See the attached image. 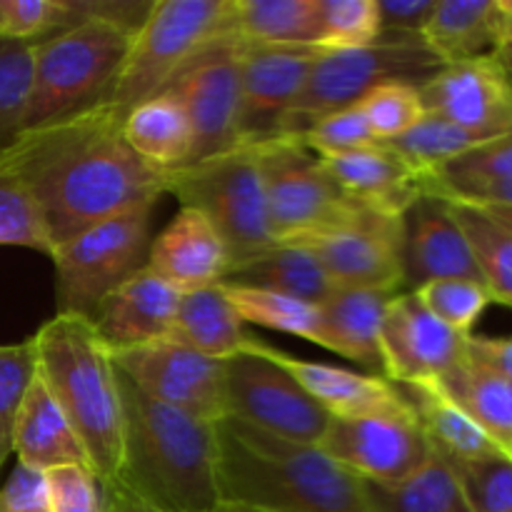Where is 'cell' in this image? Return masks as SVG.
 <instances>
[{
    "label": "cell",
    "mask_w": 512,
    "mask_h": 512,
    "mask_svg": "<svg viewBox=\"0 0 512 512\" xmlns=\"http://www.w3.org/2000/svg\"><path fill=\"white\" fill-rule=\"evenodd\" d=\"M415 293L425 303V308L443 320L448 328L458 330L460 335H473L475 323L480 315L488 310L493 303V295L488 293L483 283L463 278H448V280H433V283L423 285Z\"/></svg>",
    "instance_id": "obj_41"
},
{
    "label": "cell",
    "mask_w": 512,
    "mask_h": 512,
    "mask_svg": "<svg viewBox=\"0 0 512 512\" xmlns=\"http://www.w3.org/2000/svg\"><path fill=\"white\" fill-rule=\"evenodd\" d=\"M0 512H53L45 473L15 465L8 480L0 483Z\"/></svg>",
    "instance_id": "obj_48"
},
{
    "label": "cell",
    "mask_w": 512,
    "mask_h": 512,
    "mask_svg": "<svg viewBox=\"0 0 512 512\" xmlns=\"http://www.w3.org/2000/svg\"><path fill=\"white\" fill-rule=\"evenodd\" d=\"M443 68L445 65L425 45L423 35L383 33L365 48H323L280 138H298L315 120L358 105L370 90L385 83H408L420 88Z\"/></svg>",
    "instance_id": "obj_6"
},
{
    "label": "cell",
    "mask_w": 512,
    "mask_h": 512,
    "mask_svg": "<svg viewBox=\"0 0 512 512\" xmlns=\"http://www.w3.org/2000/svg\"><path fill=\"white\" fill-rule=\"evenodd\" d=\"M145 265L180 293H188L223 283L230 260L213 223L200 210L180 208L163 233L150 240Z\"/></svg>",
    "instance_id": "obj_23"
},
{
    "label": "cell",
    "mask_w": 512,
    "mask_h": 512,
    "mask_svg": "<svg viewBox=\"0 0 512 512\" xmlns=\"http://www.w3.org/2000/svg\"><path fill=\"white\" fill-rule=\"evenodd\" d=\"M445 460V458H443ZM473 512H512V458L505 453L478 460H445Z\"/></svg>",
    "instance_id": "obj_39"
},
{
    "label": "cell",
    "mask_w": 512,
    "mask_h": 512,
    "mask_svg": "<svg viewBox=\"0 0 512 512\" xmlns=\"http://www.w3.org/2000/svg\"><path fill=\"white\" fill-rule=\"evenodd\" d=\"M113 363L148 398L205 423L225 415V360L208 358L173 340L115 350Z\"/></svg>",
    "instance_id": "obj_14"
},
{
    "label": "cell",
    "mask_w": 512,
    "mask_h": 512,
    "mask_svg": "<svg viewBox=\"0 0 512 512\" xmlns=\"http://www.w3.org/2000/svg\"><path fill=\"white\" fill-rule=\"evenodd\" d=\"M33 83V45L0 40V155L23 133Z\"/></svg>",
    "instance_id": "obj_38"
},
{
    "label": "cell",
    "mask_w": 512,
    "mask_h": 512,
    "mask_svg": "<svg viewBox=\"0 0 512 512\" xmlns=\"http://www.w3.org/2000/svg\"><path fill=\"white\" fill-rule=\"evenodd\" d=\"M35 340L38 378L60 405L88 453L90 470L113 493L123 465L125 413L118 368L90 318L58 315Z\"/></svg>",
    "instance_id": "obj_4"
},
{
    "label": "cell",
    "mask_w": 512,
    "mask_h": 512,
    "mask_svg": "<svg viewBox=\"0 0 512 512\" xmlns=\"http://www.w3.org/2000/svg\"><path fill=\"white\" fill-rule=\"evenodd\" d=\"M240 63L243 40L225 35L200 50L160 93L170 95L188 115L193 130L188 165L240 148Z\"/></svg>",
    "instance_id": "obj_11"
},
{
    "label": "cell",
    "mask_w": 512,
    "mask_h": 512,
    "mask_svg": "<svg viewBox=\"0 0 512 512\" xmlns=\"http://www.w3.org/2000/svg\"><path fill=\"white\" fill-rule=\"evenodd\" d=\"M330 178L363 208L405 218L415 200L425 195V178L415 173L390 145L373 143L350 153L320 158Z\"/></svg>",
    "instance_id": "obj_22"
},
{
    "label": "cell",
    "mask_w": 512,
    "mask_h": 512,
    "mask_svg": "<svg viewBox=\"0 0 512 512\" xmlns=\"http://www.w3.org/2000/svg\"><path fill=\"white\" fill-rule=\"evenodd\" d=\"M233 35L250 45L320 48V0H230Z\"/></svg>",
    "instance_id": "obj_29"
},
{
    "label": "cell",
    "mask_w": 512,
    "mask_h": 512,
    "mask_svg": "<svg viewBox=\"0 0 512 512\" xmlns=\"http://www.w3.org/2000/svg\"><path fill=\"white\" fill-rule=\"evenodd\" d=\"M308 248L335 285L405 290V220L365 208L358 218L328 233L295 240Z\"/></svg>",
    "instance_id": "obj_15"
},
{
    "label": "cell",
    "mask_w": 512,
    "mask_h": 512,
    "mask_svg": "<svg viewBox=\"0 0 512 512\" xmlns=\"http://www.w3.org/2000/svg\"><path fill=\"white\" fill-rule=\"evenodd\" d=\"M425 195H438V198L460 200V203L503 205V208H512V183L440 185V183H433V180H425Z\"/></svg>",
    "instance_id": "obj_50"
},
{
    "label": "cell",
    "mask_w": 512,
    "mask_h": 512,
    "mask_svg": "<svg viewBox=\"0 0 512 512\" xmlns=\"http://www.w3.org/2000/svg\"><path fill=\"white\" fill-rule=\"evenodd\" d=\"M78 20L33 45V83L23 133L58 123L105 100L128 55L133 30L90 3H73Z\"/></svg>",
    "instance_id": "obj_5"
},
{
    "label": "cell",
    "mask_w": 512,
    "mask_h": 512,
    "mask_svg": "<svg viewBox=\"0 0 512 512\" xmlns=\"http://www.w3.org/2000/svg\"><path fill=\"white\" fill-rule=\"evenodd\" d=\"M490 443L512 458V380L465 355L448 375L435 380Z\"/></svg>",
    "instance_id": "obj_30"
},
{
    "label": "cell",
    "mask_w": 512,
    "mask_h": 512,
    "mask_svg": "<svg viewBox=\"0 0 512 512\" xmlns=\"http://www.w3.org/2000/svg\"><path fill=\"white\" fill-rule=\"evenodd\" d=\"M320 20L325 50L365 48L383 35L378 0H320Z\"/></svg>",
    "instance_id": "obj_43"
},
{
    "label": "cell",
    "mask_w": 512,
    "mask_h": 512,
    "mask_svg": "<svg viewBox=\"0 0 512 512\" xmlns=\"http://www.w3.org/2000/svg\"><path fill=\"white\" fill-rule=\"evenodd\" d=\"M318 448L365 483L388 488L418 473L435 453L410 405L390 413L330 418Z\"/></svg>",
    "instance_id": "obj_13"
},
{
    "label": "cell",
    "mask_w": 512,
    "mask_h": 512,
    "mask_svg": "<svg viewBox=\"0 0 512 512\" xmlns=\"http://www.w3.org/2000/svg\"><path fill=\"white\" fill-rule=\"evenodd\" d=\"M505 8H508V38H512V0H505Z\"/></svg>",
    "instance_id": "obj_55"
},
{
    "label": "cell",
    "mask_w": 512,
    "mask_h": 512,
    "mask_svg": "<svg viewBox=\"0 0 512 512\" xmlns=\"http://www.w3.org/2000/svg\"><path fill=\"white\" fill-rule=\"evenodd\" d=\"M13 453L18 455L20 465L40 470V473H48L60 465L90 468L88 453L75 435L73 425L68 423L65 413L38 375L20 410Z\"/></svg>",
    "instance_id": "obj_26"
},
{
    "label": "cell",
    "mask_w": 512,
    "mask_h": 512,
    "mask_svg": "<svg viewBox=\"0 0 512 512\" xmlns=\"http://www.w3.org/2000/svg\"><path fill=\"white\" fill-rule=\"evenodd\" d=\"M123 138L145 163L160 170L183 168L193 153L188 115L170 95L135 105L123 120Z\"/></svg>",
    "instance_id": "obj_32"
},
{
    "label": "cell",
    "mask_w": 512,
    "mask_h": 512,
    "mask_svg": "<svg viewBox=\"0 0 512 512\" xmlns=\"http://www.w3.org/2000/svg\"><path fill=\"white\" fill-rule=\"evenodd\" d=\"M418 90L425 113L440 115L480 140L512 133V93L490 60L445 65Z\"/></svg>",
    "instance_id": "obj_18"
},
{
    "label": "cell",
    "mask_w": 512,
    "mask_h": 512,
    "mask_svg": "<svg viewBox=\"0 0 512 512\" xmlns=\"http://www.w3.org/2000/svg\"><path fill=\"white\" fill-rule=\"evenodd\" d=\"M225 35H233L230 0L150 3L105 103L128 115L135 105L163 93L200 50Z\"/></svg>",
    "instance_id": "obj_8"
},
{
    "label": "cell",
    "mask_w": 512,
    "mask_h": 512,
    "mask_svg": "<svg viewBox=\"0 0 512 512\" xmlns=\"http://www.w3.org/2000/svg\"><path fill=\"white\" fill-rule=\"evenodd\" d=\"M225 413L300 445H318L330 423L328 410L283 368L255 353L225 360Z\"/></svg>",
    "instance_id": "obj_12"
},
{
    "label": "cell",
    "mask_w": 512,
    "mask_h": 512,
    "mask_svg": "<svg viewBox=\"0 0 512 512\" xmlns=\"http://www.w3.org/2000/svg\"><path fill=\"white\" fill-rule=\"evenodd\" d=\"M323 48H280L243 43L240 63V145L280 138Z\"/></svg>",
    "instance_id": "obj_16"
},
{
    "label": "cell",
    "mask_w": 512,
    "mask_h": 512,
    "mask_svg": "<svg viewBox=\"0 0 512 512\" xmlns=\"http://www.w3.org/2000/svg\"><path fill=\"white\" fill-rule=\"evenodd\" d=\"M243 325L223 283H218L180 295L168 340L208 358L228 360L238 355L248 340Z\"/></svg>",
    "instance_id": "obj_27"
},
{
    "label": "cell",
    "mask_w": 512,
    "mask_h": 512,
    "mask_svg": "<svg viewBox=\"0 0 512 512\" xmlns=\"http://www.w3.org/2000/svg\"><path fill=\"white\" fill-rule=\"evenodd\" d=\"M398 293L373 288H345L335 285L333 293L318 305L323 320V345L320 348L355 360L363 368L383 370L380 355V330L385 310Z\"/></svg>",
    "instance_id": "obj_25"
},
{
    "label": "cell",
    "mask_w": 512,
    "mask_h": 512,
    "mask_svg": "<svg viewBox=\"0 0 512 512\" xmlns=\"http://www.w3.org/2000/svg\"><path fill=\"white\" fill-rule=\"evenodd\" d=\"M405 290H418L433 280L463 278L483 283L473 250L445 198L423 195L405 213Z\"/></svg>",
    "instance_id": "obj_20"
},
{
    "label": "cell",
    "mask_w": 512,
    "mask_h": 512,
    "mask_svg": "<svg viewBox=\"0 0 512 512\" xmlns=\"http://www.w3.org/2000/svg\"><path fill=\"white\" fill-rule=\"evenodd\" d=\"M240 353H255L283 368L330 418H358V415L390 413L408 405L400 388L383 375H365L355 370L335 368V365L310 363L295 355L283 353L273 345L248 335Z\"/></svg>",
    "instance_id": "obj_19"
},
{
    "label": "cell",
    "mask_w": 512,
    "mask_h": 512,
    "mask_svg": "<svg viewBox=\"0 0 512 512\" xmlns=\"http://www.w3.org/2000/svg\"><path fill=\"white\" fill-rule=\"evenodd\" d=\"M378 143L400 138L425 115L420 90L408 83H385L358 103Z\"/></svg>",
    "instance_id": "obj_44"
},
{
    "label": "cell",
    "mask_w": 512,
    "mask_h": 512,
    "mask_svg": "<svg viewBox=\"0 0 512 512\" xmlns=\"http://www.w3.org/2000/svg\"><path fill=\"white\" fill-rule=\"evenodd\" d=\"M125 498H128V495H125ZM128 500H130V510H133V512H150L148 508H143V505H138V503H135L133 498H128Z\"/></svg>",
    "instance_id": "obj_56"
},
{
    "label": "cell",
    "mask_w": 512,
    "mask_h": 512,
    "mask_svg": "<svg viewBox=\"0 0 512 512\" xmlns=\"http://www.w3.org/2000/svg\"><path fill=\"white\" fill-rule=\"evenodd\" d=\"M180 295L145 265L100 300L90 323L110 353L168 340Z\"/></svg>",
    "instance_id": "obj_21"
},
{
    "label": "cell",
    "mask_w": 512,
    "mask_h": 512,
    "mask_svg": "<svg viewBox=\"0 0 512 512\" xmlns=\"http://www.w3.org/2000/svg\"><path fill=\"white\" fill-rule=\"evenodd\" d=\"M215 512H265V510L248 508V505H238V503H220V508Z\"/></svg>",
    "instance_id": "obj_54"
},
{
    "label": "cell",
    "mask_w": 512,
    "mask_h": 512,
    "mask_svg": "<svg viewBox=\"0 0 512 512\" xmlns=\"http://www.w3.org/2000/svg\"><path fill=\"white\" fill-rule=\"evenodd\" d=\"M298 140L305 148L313 150L318 158H333V155H343L378 143L358 105L323 115L305 133H300Z\"/></svg>",
    "instance_id": "obj_46"
},
{
    "label": "cell",
    "mask_w": 512,
    "mask_h": 512,
    "mask_svg": "<svg viewBox=\"0 0 512 512\" xmlns=\"http://www.w3.org/2000/svg\"><path fill=\"white\" fill-rule=\"evenodd\" d=\"M125 433L118 488L150 512H215L218 483L215 423L148 398L118 370Z\"/></svg>",
    "instance_id": "obj_2"
},
{
    "label": "cell",
    "mask_w": 512,
    "mask_h": 512,
    "mask_svg": "<svg viewBox=\"0 0 512 512\" xmlns=\"http://www.w3.org/2000/svg\"><path fill=\"white\" fill-rule=\"evenodd\" d=\"M468 335L435 318L415 290H403L390 300L380 330L383 378L390 383L440 380L465 358Z\"/></svg>",
    "instance_id": "obj_17"
},
{
    "label": "cell",
    "mask_w": 512,
    "mask_h": 512,
    "mask_svg": "<svg viewBox=\"0 0 512 512\" xmlns=\"http://www.w3.org/2000/svg\"><path fill=\"white\" fill-rule=\"evenodd\" d=\"M223 283L265 288L313 305L323 303L335 288L320 260L298 243L273 245L268 253L228 270Z\"/></svg>",
    "instance_id": "obj_31"
},
{
    "label": "cell",
    "mask_w": 512,
    "mask_h": 512,
    "mask_svg": "<svg viewBox=\"0 0 512 512\" xmlns=\"http://www.w3.org/2000/svg\"><path fill=\"white\" fill-rule=\"evenodd\" d=\"M223 288L243 323H253L260 328L278 330V333L323 345V320H320L318 305L265 288L233 283H223Z\"/></svg>",
    "instance_id": "obj_35"
},
{
    "label": "cell",
    "mask_w": 512,
    "mask_h": 512,
    "mask_svg": "<svg viewBox=\"0 0 512 512\" xmlns=\"http://www.w3.org/2000/svg\"><path fill=\"white\" fill-rule=\"evenodd\" d=\"M53 512H110V490L85 465H60L45 473Z\"/></svg>",
    "instance_id": "obj_47"
},
{
    "label": "cell",
    "mask_w": 512,
    "mask_h": 512,
    "mask_svg": "<svg viewBox=\"0 0 512 512\" xmlns=\"http://www.w3.org/2000/svg\"><path fill=\"white\" fill-rule=\"evenodd\" d=\"M125 115L110 103L28 130L0 155V173L25 185L53 248L103 220L165 195V170L123 138Z\"/></svg>",
    "instance_id": "obj_1"
},
{
    "label": "cell",
    "mask_w": 512,
    "mask_h": 512,
    "mask_svg": "<svg viewBox=\"0 0 512 512\" xmlns=\"http://www.w3.org/2000/svg\"><path fill=\"white\" fill-rule=\"evenodd\" d=\"M483 208L488 210V213L493 215L495 220H500V223H503L505 228H508L512 233V208H503V205H483Z\"/></svg>",
    "instance_id": "obj_53"
},
{
    "label": "cell",
    "mask_w": 512,
    "mask_h": 512,
    "mask_svg": "<svg viewBox=\"0 0 512 512\" xmlns=\"http://www.w3.org/2000/svg\"><path fill=\"white\" fill-rule=\"evenodd\" d=\"M428 180L440 185L512 183V133L485 140Z\"/></svg>",
    "instance_id": "obj_45"
},
{
    "label": "cell",
    "mask_w": 512,
    "mask_h": 512,
    "mask_svg": "<svg viewBox=\"0 0 512 512\" xmlns=\"http://www.w3.org/2000/svg\"><path fill=\"white\" fill-rule=\"evenodd\" d=\"M423 425L435 453L445 460H478L500 453L468 413L435 380L398 385Z\"/></svg>",
    "instance_id": "obj_28"
},
{
    "label": "cell",
    "mask_w": 512,
    "mask_h": 512,
    "mask_svg": "<svg viewBox=\"0 0 512 512\" xmlns=\"http://www.w3.org/2000/svg\"><path fill=\"white\" fill-rule=\"evenodd\" d=\"M438 0H378L380 28L393 35H423Z\"/></svg>",
    "instance_id": "obj_49"
},
{
    "label": "cell",
    "mask_w": 512,
    "mask_h": 512,
    "mask_svg": "<svg viewBox=\"0 0 512 512\" xmlns=\"http://www.w3.org/2000/svg\"><path fill=\"white\" fill-rule=\"evenodd\" d=\"M0 248H28L50 255L48 230L33 195L13 175L0 173Z\"/></svg>",
    "instance_id": "obj_40"
},
{
    "label": "cell",
    "mask_w": 512,
    "mask_h": 512,
    "mask_svg": "<svg viewBox=\"0 0 512 512\" xmlns=\"http://www.w3.org/2000/svg\"><path fill=\"white\" fill-rule=\"evenodd\" d=\"M465 355L475 363L495 370L512 380V335L508 338H483V335H468Z\"/></svg>",
    "instance_id": "obj_51"
},
{
    "label": "cell",
    "mask_w": 512,
    "mask_h": 512,
    "mask_svg": "<svg viewBox=\"0 0 512 512\" xmlns=\"http://www.w3.org/2000/svg\"><path fill=\"white\" fill-rule=\"evenodd\" d=\"M480 143H485V140L468 133L460 125L450 123V120L440 118L435 113H425L408 133H403L395 140H388L385 145H390L395 153L403 155L405 163L428 180L438 175L445 165L458 160L460 155L478 148Z\"/></svg>",
    "instance_id": "obj_36"
},
{
    "label": "cell",
    "mask_w": 512,
    "mask_h": 512,
    "mask_svg": "<svg viewBox=\"0 0 512 512\" xmlns=\"http://www.w3.org/2000/svg\"><path fill=\"white\" fill-rule=\"evenodd\" d=\"M448 200V198H445ZM493 303L512 308V233L483 205L448 200Z\"/></svg>",
    "instance_id": "obj_33"
},
{
    "label": "cell",
    "mask_w": 512,
    "mask_h": 512,
    "mask_svg": "<svg viewBox=\"0 0 512 512\" xmlns=\"http://www.w3.org/2000/svg\"><path fill=\"white\" fill-rule=\"evenodd\" d=\"M253 148L263 173L275 243H295L328 233L365 210L330 178L318 155L298 138H275Z\"/></svg>",
    "instance_id": "obj_10"
},
{
    "label": "cell",
    "mask_w": 512,
    "mask_h": 512,
    "mask_svg": "<svg viewBox=\"0 0 512 512\" xmlns=\"http://www.w3.org/2000/svg\"><path fill=\"white\" fill-rule=\"evenodd\" d=\"M490 63L495 65L498 75L503 78V83L508 85L510 93H512V38L505 40V43L495 50V55L490 58Z\"/></svg>",
    "instance_id": "obj_52"
},
{
    "label": "cell",
    "mask_w": 512,
    "mask_h": 512,
    "mask_svg": "<svg viewBox=\"0 0 512 512\" xmlns=\"http://www.w3.org/2000/svg\"><path fill=\"white\" fill-rule=\"evenodd\" d=\"M368 485L380 512H473L453 470L438 453L403 483L390 488Z\"/></svg>",
    "instance_id": "obj_34"
},
{
    "label": "cell",
    "mask_w": 512,
    "mask_h": 512,
    "mask_svg": "<svg viewBox=\"0 0 512 512\" xmlns=\"http://www.w3.org/2000/svg\"><path fill=\"white\" fill-rule=\"evenodd\" d=\"M38 375L35 340L18 345H0V475L15 448V428L25 395Z\"/></svg>",
    "instance_id": "obj_37"
},
{
    "label": "cell",
    "mask_w": 512,
    "mask_h": 512,
    "mask_svg": "<svg viewBox=\"0 0 512 512\" xmlns=\"http://www.w3.org/2000/svg\"><path fill=\"white\" fill-rule=\"evenodd\" d=\"M165 193H173L180 208L200 210L213 223L228 250V270L278 245L270 233L263 173L253 145L165 170Z\"/></svg>",
    "instance_id": "obj_7"
},
{
    "label": "cell",
    "mask_w": 512,
    "mask_h": 512,
    "mask_svg": "<svg viewBox=\"0 0 512 512\" xmlns=\"http://www.w3.org/2000/svg\"><path fill=\"white\" fill-rule=\"evenodd\" d=\"M155 203H143L93 225L50 253L58 315L90 318L100 300L145 268Z\"/></svg>",
    "instance_id": "obj_9"
},
{
    "label": "cell",
    "mask_w": 512,
    "mask_h": 512,
    "mask_svg": "<svg viewBox=\"0 0 512 512\" xmlns=\"http://www.w3.org/2000/svg\"><path fill=\"white\" fill-rule=\"evenodd\" d=\"M223 503L265 512H380L370 485L318 445H300L235 418L215 423Z\"/></svg>",
    "instance_id": "obj_3"
},
{
    "label": "cell",
    "mask_w": 512,
    "mask_h": 512,
    "mask_svg": "<svg viewBox=\"0 0 512 512\" xmlns=\"http://www.w3.org/2000/svg\"><path fill=\"white\" fill-rule=\"evenodd\" d=\"M508 38L505 0H438L423 40L443 65L490 60Z\"/></svg>",
    "instance_id": "obj_24"
},
{
    "label": "cell",
    "mask_w": 512,
    "mask_h": 512,
    "mask_svg": "<svg viewBox=\"0 0 512 512\" xmlns=\"http://www.w3.org/2000/svg\"><path fill=\"white\" fill-rule=\"evenodd\" d=\"M78 20L73 3L60 0H0V40L40 43Z\"/></svg>",
    "instance_id": "obj_42"
}]
</instances>
